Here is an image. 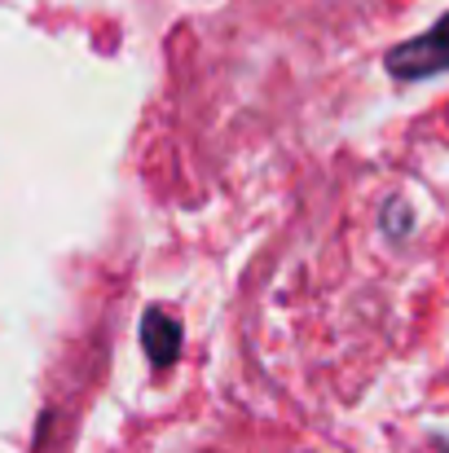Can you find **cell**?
I'll return each instance as SVG.
<instances>
[{
	"label": "cell",
	"mask_w": 449,
	"mask_h": 453,
	"mask_svg": "<svg viewBox=\"0 0 449 453\" xmlns=\"http://www.w3.org/2000/svg\"><path fill=\"white\" fill-rule=\"evenodd\" d=\"M383 66L392 80H432V75H449V13L437 18L423 35L401 40L397 49L383 53Z\"/></svg>",
	"instance_id": "cell-1"
},
{
	"label": "cell",
	"mask_w": 449,
	"mask_h": 453,
	"mask_svg": "<svg viewBox=\"0 0 449 453\" xmlns=\"http://www.w3.org/2000/svg\"><path fill=\"white\" fill-rule=\"evenodd\" d=\"M437 449H441V453H449V441H445V436H437Z\"/></svg>",
	"instance_id": "cell-3"
},
{
	"label": "cell",
	"mask_w": 449,
	"mask_h": 453,
	"mask_svg": "<svg viewBox=\"0 0 449 453\" xmlns=\"http://www.w3.org/2000/svg\"><path fill=\"white\" fill-rule=\"evenodd\" d=\"M142 343H146V357L154 370H167L176 357H181V321L163 308H146L142 317Z\"/></svg>",
	"instance_id": "cell-2"
}]
</instances>
